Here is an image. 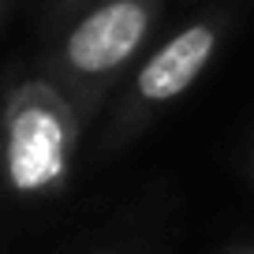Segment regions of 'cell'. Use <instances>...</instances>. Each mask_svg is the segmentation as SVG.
Listing matches in <instances>:
<instances>
[{
  "mask_svg": "<svg viewBox=\"0 0 254 254\" xmlns=\"http://www.w3.org/2000/svg\"><path fill=\"white\" fill-rule=\"evenodd\" d=\"M165 0H94L82 15L49 38L34 75L53 82L75 109L82 131L94 127L101 109L116 97L146 60L150 34Z\"/></svg>",
  "mask_w": 254,
  "mask_h": 254,
  "instance_id": "6da1fadb",
  "label": "cell"
},
{
  "mask_svg": "<svg viewBox=\"0 0 254 254\" xmlns=\"http://www.w3.org/2000/svg\"><path fill=\"white\" fill-rule=\"evenodd\" d=\"M86 142L67 97L41 75H26L0 101V183L15 198L60 194L79 146Z\"/></svg>",
  "mask_w": 254,
  "mask_h": 254,
  "instance_id": "7a4b0ae2",
  "label": "cell"
},
{
  "mask_svg": "<svg viewBox=\"0 0 254 254\" xmlns=\"http://www.w3.org/2000/svg\"><path fill=\"white\" fill-rule=\"evenodd\" d=\"M232 15H236L232 4L206 8L202 15L183 23L176 34H168L157 49L146 53V60L127 79V90L112 101L109 120L101 124V135L94 146L97 161L127 150L168 105H176L206 75V67L213 64L217 49H221L224 34L232 26Z\"/></svg>",
  "mask_w": 254,
  "mask_h": 254,
  "instance_id": "3957f363",
  "label": "cell"
},
{
  "mask_svg": "<svg viewBox=\"0 0 254 254\" xmlns=\"http://www.w3.org/2000/svg\"><path fill=\"white\" fill-rule=\"evenodd\" d=\"M90 4H94V0H41V11H38L41 34H45V38H53V34L64 30L75 15H82Z\"/></svg>",
  "mask_w": 254,
  "mask_h": 254,
  "instance_id": "277c9868",
  "label": "cell"
},
{
  "mask_svg": "<svg viewBox=\"0 0 254 254\" xmlns=\"http://www.w3.org/2000/svg\"><path fill=\"white\" fill-rule=\"evenodd\" d=\"M15 4H19V0H0V26L8 23V15L15 11Z\"/></svg>",
  "mask_w": 254,
  "mask_h": 254,
  "instance_id": "5b68a950",
  "label": "cell"
},
{
  "mask_svg": "<svg viewBox=\"0 0 254 254\" xmlns=\"http://www.w3.org/2000/svg\"><path fill=\"white\" fill-rule=\"evenodd\" d=\"M232 254H254V251H247V247H239V251H232Z\"/></svg>",
  "mask_w": 254,
  "mask_h": 254,
  "instance_id": "8992f818",
  "label": "cell"
},
{
  "mask_svg": "<svg viewBox=\"0 0 254 254\" xmlns=\"http://www.w3.org/2000/svg\"><path fill=\"white\" fill-rule=\"evenodd\" d=\"M94 254H120V251H94Z\"/></svg>",
  "mask_w": 254,
  "mask_h": 254,
  "instance_id": "52a82bcc",
  "label": "cell"
}]
</instances>
